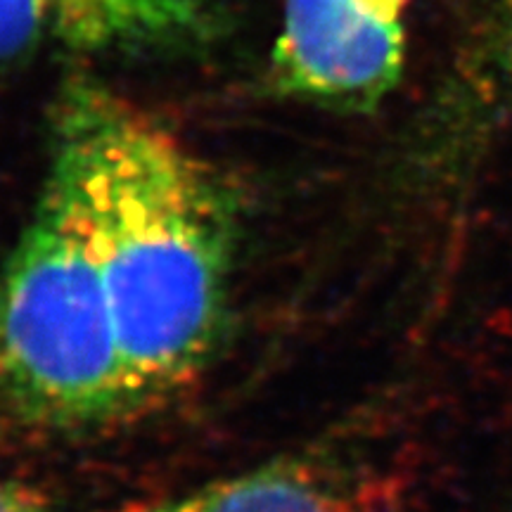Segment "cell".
<instances>
[{"instance_id":"cell-1","label":"cell","mask_w":512,"mask_h":512,"mask_svg":"<svg viewBox=\"0 0 512 512\" xmlns=\"http://www.w3.org/2000/svg\"><path fill=\"white\" fill-rule=\"evenodd\" d=\"M105 275L133 408L188 384L216 347L235 207L211 166L102 83L62 88L53 162Z\"/></svg>"},{"instance_id":"cell-2","label":"cell","mask_w":512,"mask_h":512,"mask_svg":"<svg viewBox=\"0 0 512 512\" xmlns=\"http://www.w3.org/2000/svg\"><path fill=\"white\" fill-rule=\"evenodd\" d=\"M0 408L38 430H86L133 411L110 290L53 171L0 273Z\"/></svg>"},{"instance_id":"cell-3","label":"cell","mask_w":512,"mask_h":512,"mask_svg":"<svg viewBox=\"0 0 512 512\" xmlns=\"http://www.w3.org/2000/svg\"><path fill=\"white\" fill-rule=\"evenodd\" d=\"M411 0H285L271 76L287 95L370 107L399 83Z\"/></svg>"},{"instance_id":"cell-4","label":"cell","mask_w":512,"mask_h":512,"mask_svg":"<svg viewBox=\"0 0 512 512\" xmlns=\"http://www.w3.org/2000/svg\"><path fill=\"white\" fill-rule=\"evenodd\" d=\"M226 24L228 0H0V60L41 48L74 55L185 50Z\"/></svg>"},{"instance_id":"cell-5","label":"cell","mask_w":512,"mask_h":512,"mask_svg":"<svg viewBox=\"0 0 512 512\" xmlns=\"http://www.w3.org/2000/svg\"><path fill=\"white\" fill-rule=\"evenodd\" d=\"M157 512H337L325 486L297 465H268Z\"/></svg>"},{"instance_id":"cell-6","label":"cell","mask_w":512,"mask_h":512,"mask_svg":"<svg viewBox=\"0 0 512 512\" xmlns=\"http://www.w3.org/2000/svg\"><path fill=\"white\" fill-rule=\"evenodd\" d=\"M0 512H43V508L27 489L0 479Z\"/></svg>"}]
</instances>
